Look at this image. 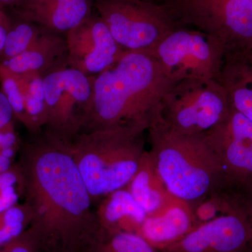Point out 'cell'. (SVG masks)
Masks as SVG:
<instances>
[{"instance_id":"6da1fadb","label":"cell","mask_w":252,"mask_h":252,"mask_svg":"<svg viewBox=\"0 0 252 252\" xmlns=\"http://www.w3.org/2000/svg\"><path fill=\"white\" fill-rule=\"evenodd\" d=\"M17 165L29 205V229L42 252H81L99 228L70 142L43 130L23 140Z\"/></svg>"},{"instance_id":"7a4b0ae2","label":"cell","mask_w":252,"mask_h":252,"mask_svg":"<svg viewBox=\"0 0 252 252\" xmlns=\"http://www.w3.org/2000/svg\"><path fill=\"white\" fill-rule=\"evenodd\" d=\"M170 84L152 55L124 51L113 65L94 77L92 99L79 133L117 126L149 127Z\"/></svg>"},{"instance_id":"3957f363","label":"cell","mask_w":252,"mask_h":252,"mask_svg":"<svg viewBox=\"0 0 252 252\" xmlns=\"http://www.w3.org/2000/svg\"><path fill=\"white\" fill-rule=\"evenodd\" d=\"M148 132L157 171L175 198L190 205L225 185L220 160L206 136L181 133L155 118Z\"/></svg>"},{"instance_id":"277c9868","label":"cell","mask_w":252,"mask_h":252,"mask_svg":"<svg viewBox=\"0 0 252 252\" xmlns=\"http://www.w3.org/2000/svg\"><path fill=\"white\" fill-rule=\"evenodd\" d=\"M148 128L130 125L98 129L81 132L70 142L73 158L94 207L132 180L146 150Z\"/></svg>"},{"instance_id":"5b68a950","label":"cell","mask_w":252,"mask_h":252,"mask_svg":"<svg viewBox=\"0 0 252 252\" xmlns=\"http://www.w3.org/2000/svg\"><path fill=\"white\" fill-rule=\"evenodd\" d=\"M230 109L228 93L220 81L184 80L170 84L153 118L181 133L206 136L226 119Z\"/></svg>"},{"instance_id":"8992f818","label":"cell","mask_w":252,"mask_h":252,"mask_svg":"<svg viewBox=\"0 0 252 252\" xmlns=\"http://www.w3.org/2000/svg\"><path fill=\"white\" fill-rule=\"evenodd\" d=\"M94 6L124 51L150 54L179 24L159 0H96Z\"/></svg>"},{"instance_id":"52a82bcc","label":"cell","mask_w":252,"mask_h":252,"mask_svg":"<svg viewBox=\"0 0 252 252\" xmlns=\"http://www.w3.org/2000/svg\"><path fill=\"white\" fill-rule=\"evenodd\" d=\"M225 48L217 37L178 24L150 53L170 84L193 79L220 81Z\"/></svg>"},{"instance_id":"ba28073f","label":"cell","mask_w":252,"mask_h":252,"mask_svg":"<svg viewBox=\"0 0 252 252\" xmlns=\"http://www.w3.org/2000/svg\"><path fill=\"white\" fill-rule=\"evenodd\" d=\"M176 22L220 39L225 51L252 49V0H160Z\"/></svg>"},{"instance_id":"9c48e42d","label":"cell","mask_w":252,"mask_h":252,"mask_svg":"<svg viewBox=\"0 0 252 252\" xmlns=\"http://www.w3.org/2000/svg\"><path fill=\"white\" fill-rule=\"evenodd\" d=\"M94 77L67 65L43 77L47 122L44 130L66 142L81 132L90 106Z\"/></svg>"},{"instance_id":"30bf717a","label":"cell","mask_w":252,"mask_h":252,"mask_svg":"<svg viewBox=\"0 0 252 252\" xmlns=\"http://www.w3.org/2000/svg\"><path fill=\"white\" fill-rule=\"evenodd\" d=\"M216 153L225 185L252 187V122L231 107L226 119L206 135Z\"/></svg>"},{"instance_id":"8fae6325","label":"cell","mask_w":252,"mask_h":252,"mask_svg":"<svg viewBox=\"0 0 252 252\" xmlns=\"http://www.w3.org/2000/svg\"><path fill=\"white\" fill-rule=\"evenodd\" d=\"M67 65L95 77L113 65L124 50L98 14H92L65 34Z\"/></svg>"},{"instance_id":"7c38bea8","label":"cell","mask_w":252,"mask_h":252,"mask_svg":"<svg viewBox=\"0 0 252 252\" xmlns=\"http://www.w3.org/2000/svg\"><path fill=\"white\" fill-rule=\"evenodd\" d=\"M160 252H252V230L246 208L195 227Z\"/></svg>"},{"instance_id":"4fadbf2b","label":"cell","mask_w":252,"mask_h":252,"mask_svg":"<svg viewBox=\"0 0 252 252\" xmlns=\"http://www.w3.org/2000/svg\"><path fill=\"white\" fill-rule=\"evenodd\" d=\"M16 17L61 34L92 15V0H22L13 8Z\"/></svg>"},{"instance_id":"5bb4252c","label":"cell","mask_w":252,"mask_h":252,"mask_svg":"<svg viewBox=\"0 0 252 252\" xmlns=\"http://www.w3.org/2000/svg\"><path fill=\"white\" fill-rule=\"evenodd\" d=\"M67 56L65 37L44 29L29 49L0 64L19 75L37 74L44 77L51 71L67 65Z\"/></svg>"},{"instance_id":"9a60e30c","label":"cell","mask_w":252,"mask_h":252,"mask_svg":"<svg viewBox=\"0 0 252 252\" xmlns=\"http://www.w3.org/2000/svg\"><path fill=\"white\" fill-rule=\"evenodd\" d=\"M126 189L147 216L160 215L182 201L172 195L162 182L149 151L144 152L138 168Z\"/></svg>"},{"instance_id":"2e32d148","label":"cell","mask_w":252,"mask_h":252,"mask_svg":"<svg viewBox=\"0 0 252 252\" xmlns=\"http://www.w3.org/2000/svg\"><path fill=\"white\" fill-rule=\"evenodd\" d=\"M220 81L233 109L252 122V49L225 51Z\"/></svg>"},{"instance_id":"e0dca14e","label":"cell","mask_w":252,"mask_h":252,"mask_svg":"<svg viewBox=\"0 0 252 252\" xmlns=\"http://www.w3.org/2000/svg\"><path fill=\"white\" fill-rule=\"evenodd\" d=\"M194 228L189 204L180 201L160 215L147 216L138 234L160 251L180 240Z\"/></svg>"},{"instance_id":"ac0fdd59","label":"cell","mask_w":252,"mask_h":252,"mask_svg":"<svg viewBox=\"0 0 252 252\" xmlns=\"http://www.w3.org/2000/svg\"><path fill=\"white\" fill-rule=\"evenodd\" d=\"M99 226L138 234L147 215L126 188L112 192L95 205Z\"/></svg>"},{"instance_id":"d6986e66","label":"cell","mask_w":252,"mask_h":252,"mask_svg":"<svg viewBox=\"0 0 252 252\" xmlns=\"http://www.w3.org/2000/svg\"><path fill=\"white\" fill-rule=\"evenodd\" d=\"M81 252H160L137 233L99 226Z\"/></svg>"},{"instance_id":"ffe728a7","label":"cell","mask_w":252,"mask_h":252,"mask_svg":"<svg viewBox=\"0 0 252 252\" xmlns=\"http://www.w3.org/2000/svg\"><path fill=\"white\" fill-rule=\"evenodd\" d=\"M25 87V122L23 126L28 134H35L44 130L48 113L43 77L40 74L21 75Z\"/></svg>"},{"instance_id":"44dd1931","label":"cell","mask_w":252,"mask_h":252,"mask_svg":"<svg viewBox=\"0 0 252 252\" xmlns=\"http://www.w3.org/2000/svg\"><path fill=\"white\" fill-rule=\"evenodd\" d=\"M44 28L34 23L16 18L6 35L3 49L0 52V63L22 54L41 35Z\"/></svg>"},{"instance_id":"7402d4cb","label":"cell","mask_w":252,"mask_h":252,"mask_svg":"<svg viewBox=\"0 0 252 252\" xmlns=\"http://www.w3.org/2000/svg\"><path fill=\"white\" fill-rule=\"evenodd\" d=\"M32 212L26 201L0 212V245L14 240L29 228Z\"/></svg>"},{"instance_id":"603a6c76","label":"cell","mask_w":252,"mask_h":252,"mask_svg":"<svg viewBox=\"0 0 252 252\" xmlns=\"http://www.w3.org/2000/svg\"><path fill=\"white\" fill-rule=\"evenodd\" d=\"M0 90L7 99L15 120L24 124L25 87L23 77L10 72L0 64Z\"/></svg>"},{"instance_id":"cb8c5ba5","label":"cell","mask_w":252,"mask_h":252,"mask_svg":"<svg viewBox=\"0 0 252 252\" xmlns=\"http://www.w3.org/2000/svg\"><path fill=\"white\" fill-rule=\"evenodd\" d=\"M22 176L17 162L6 171L0 172V212L23 201Z\"/></svg>"},{"instance_id":"d4e9b609","label":"cell","mask_w":252,"mask_h":252,"mask_svg":"<svg viewBox=\"0 0 252 252\" xmlns=\"http://www.w3.org/2000/svg\"><path fill=\"white\" fill-rule=\"evenodd\" d=\"M22 141L15 128L14 122L0 129V172L16 165Z\"/></svg>"},{"instance_id":"484cf974","label":"cell","mask_w":252,"mask_h":252,"mask_svg":"<svg viewBox=\"0 0 252 252\" xmlns=\"http://www.w3.org/2000/svg\"><path fill=\"white\" fill-rule=\"evenodd\" d=\"M0 252H42L31 230L28 229L22 235L9 243L0 245Z\"/></svg>"},{"instance_id":"4316f807","label":"cell","mask_w":252,"mask_h":252,"mask_svg":"<svg viewBox=\"0 0 252 252\" xmlns=\"http://www.w3.org/2000/svg\"><path fill=\"white\" fill-rule=\"evenodd\" d=\"M12 109L7 99L0 90V129L14 122Z\"/></svg>"},{"instance_id":"83f0119b","label":"cell","mask_w":252,"mask_h":252,"mask_svg":"<svg viewBox=\"0 0 252 252\" xmlns=\"http://www.w3.org/2000/svg\"><path fill=\"white\" fill-rule=\"evenodd\" d=\"M12 24V20L9 15L5 12L4 9H0V52L3 49L6 35L9 32Z\"/></svg>"},{"instance_id":"f1b7e54d","label":"cell","mask_w":252,"mask_h":252,"mask_svg":"<svg viewBox=\"0 0 252 252\" xmlns=\"http://www.w3.org/2000/svg\"><path fill=\"white\" fill-rule=\"evenodd\" d=\"M237 190L240 192L243 199L252 230V187L246 189H239Z\"/></svg>"},{"instance_id":"f546056e","label":"cell","mask_w":252,"mask_h":252,"mask_svg":"<svg viewBox=\"0 0 252 252\" xmlns=\"http://www.w3.org/2000/svg\"><path fill=\"white\" fill-rule=\"evenodd\" d=\"M22 1V0H0V9L6 7L14 8Z\"/></svg>"}]
</instances>
